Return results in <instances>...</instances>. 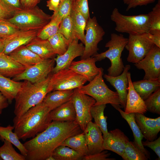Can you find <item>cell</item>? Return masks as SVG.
Segmentation results:
<instances>
[{
  "label": "cell",
  "instance_id": "cell-8",
  "mask_svg": "<svg viewBox=\"0 0 160 160\" xmlns=\"http://www.w3.org/2000/svg\"><path fill=\"white\" fill-rule=\"evenodd\" d=\"M87 81L85 77L69 68L61 69L51 75L47 93L55 90H73L83 86Z\"/></svg>",
  "mask_w": 160,
  "mask_h": 160
},
{
  "label": "cell",
  "instance_id": "cell-39",
  "mask_svg": "<svg viewBox=\"0 0 160 160\" xmlns=\"http://www.w3.org/2000/svg\"><path fill=\"white\" fill-rule=\"evenodd\" d=\"M150 29L151 34L160 33V0L148 13Z\"/></svg>",
  "mask_w": 160,
  "mask_h": 160
},
{
  "label": "cell",
  "instance_id": "cell-54",
  "mask_svg": "<svg viewBox=\"0 0 160 160\" xmlns=\"http://www.w3.org/2000/svg\"><path fill=\"white\" fill-rule=\"evenodd\" d=\"M4 47V43L2 40L0 39V53L2 52Z\"/></svg>",
  "mask_w": 160,
  "mask_h": 160
},
{
  "label": "cell",
  "instance_id": "cell-32",
  "mask_svg": "<svg viewBox=\"0 0 160 160\" xmlns=\"http://www.w3.org/2000/svg\"><path fill=\"white\" fill-rule=\"evenodd\" d=\"M14 129L13 125H9L6 127L0 126V140L2 141L6 140L11 143L19 150L21 154L25 157L27 150L16 133L12 131Z\"/></svg>",
  "mask_w": 160,
  "mask_h": 160
},
{
  "label": "cell",
  "instance_id": "cell-18",
  "mask_svg": "<svg viewBox=\"0 0 160 160\" xmlns=\"http://www.w3.org/2000/svg\"><path fill=\"white\" fill-rule=\"evenodd\" d=\"M95 58L91 57L81 59L77 61H73L69 68L76 73L81 75L87 79L89 82L92 80L103 69L97 67Z\"/></svg>",
  "mask_w": 160,
  "mask_h": 160
},
{
  "label": "cell",
  "instance_id": "cell-13",
  "mask_svg": "<svg viewBox=\"0 0 160 160\" xmlns=\"http://www.w3.org/2000/svg\"><path fill=\"white\" fill-rule=\"evenodd\" d=\"M134 65L144 71L143 79L160 80V48L154 45L146 56Z\"/></svg>",
  "mask_w": 160,
  "mask_h": 160
},
{
  "label": "cell",
  "instance_id": "cell-57",
  "mask_svg": "<svg viewBox=\"0 0 160 160\" xmlns=\"http://www.w3.org/2000/svg\"><path fill=\"white\" fill-rule=\"evenodd\" d=\"M0 160H2L0 157Z\"/></svg>",
  "mask_w": 160,
  "mask_h": 160
},
{
  "label": "cell",
  "instance_id": "cell-28",
  "mask_svg": "<svg viewBox=\"0 0 160 160\" xmlns=\"http://www.w3.org/2000/svg\"><path fill=\"white\" fill-rule=\"evenodd\" d=\"M23 84V82L11 80L0 73V92L7 98L9 103L15 99Z\"/></svg>",
  "mask_w": 160,
  "mask_h": 160
},
{
  "label": "cell",
  "instance_id": "cell-11",
  "mask_svg": "<svg viewBox=\"0 0 160 160\" xmlns=\"http://www.w3.org/2000/svg\"><path fill=\"white\" fill-rule=\"evenodd\" d=\"M71 100L76 113V120L84 132L88 123L92 121L91 111L96 101L92 97L73 89Z\"/></svg>",
  "mask_w": 160,
  "mask_h": 160
},
{
  "label": "cell",
  "instance_id": "cell-34",
  "mask_svg": "<svg viewBox=\"0 0 160 160\" xmlns=\"http://www.w3.org/2000/svg\"><path fill=\"white\" fill-rule=\"evenodd\" d=\"M52 155L55 160H80L84 156L73 149L62 145L57 147Z\"/></svg>",
  "mask_w": 160,
  "mask_h": 160
},
{
  "label": "cell",
  "instance_id": "cell-50",
  "mask_svg": "<svg viewBox=\"0 0 160 160\" xmlns=\"http://www.w3.org/2000/svg\"><path fill=\"white\" fill-rule=\"evenodd\" d=\"M61 0H48L47 2V6L49 9L55 12L57 10Z\"/></svg>",
  "mask_w": 160,
  "mask_h": 160
},
{
  "label": "cell",
  "instance_id": "cell-51",
  "mask_svg": "<svg viewBox=\"0 0 160 160\" xmlns=\"http://www.w3.org/2000/svg\"><path fill=\"white\" fill-rule=\"evenodd\" d=\"M9 104L7 99L0 92V114H1L4 109L8 106Z\"/></svg>",
  "mask_w": 160,
  "mask_h": 160
},
{
  "label": "cell",
  "instance_id": "cell-56",
  "mask_svg": "<svg viewBox=\"0 0 160 160\" xmlns=\"http://www.w3.org/2000/svg\"><path fill=\"white\" fill-rule=\"evenodd\" d=\"M130 0H123L124 4H127Z\"/></svg>",
  "mask_w": 160,
  "mask_h": 160
},
{
  "label": "cell",
  "instance_id": "cell-9",
  "mask_svg": "<svg viewBox=\"0 0 160 160\" xmlns=\"http://www.w3.org/2000/svg\"><path fill=\"white\" fill-rule=\"evenodd\" d=\"M84 37V49L81 59L92 57L98 53V43L103 39L105 31L95 16L87 20Z\"/></svg>",
  "mask_w": 160,
  "mask_h": 160
},
{
  "label": "cell",
  "instance_id": "cell-33",
  "mask_svg": "<svg viewBox=\"0 0 160 160\" xmlns=\"http://www.w3.org/2000/svg\"><path fill=\"white\" fill-rule=\"evenodd\" d=\"M106 107L105 104H94L91 111V116L94 119V123L101 130L103 138H105L108 133L107 122V117L104 115V110Z\"/></svg>",
  "mask_w": 160,
  "mask_h": 160
},
{
  "label": "cell",
  "instance_id": "cell-35",
  "mask_svg": "<svg viewBox=\"0 0 160 160\" xmlns=\"http://www.w3.org/2000/svg\"><path fill=\"white\" fill-rule=\"evenodd\" d=\"M48 40L55 53L59 55H62L65 52L71 42L59 32Z\"/></svg>",
  "mask_w": 160,
  "mask_h": 160
},
{
  "label": "cell",
  "instance_id": "cell-2",
  "mask_svg": "<svg viewBox=\"0 0 160 160\" xmlns=\"http://www.w3.org/2000/svg\"><path fill=\"white\" fill-rule=\"evenodd\" d=\"M50 110L42 101L20 117L13 119L14 132L20 140L33 138L45 130L52 121Z\"/></svg>",
  "mask_w": 160,
  "mask_h": 160
},
{
  "label": "cell",
  "instance_id": "cell-48",
  "mask_svg": "<svg viewBox=\"0 0 160 160\" xmlns=\"http://www.w3.org/2000/svg\"><path fill=\"white\" fill-rule=\"evenodd\" d=\"M156 0H130L128 4L126 11L138 6L146 5L154 2Z\"/></svg>",
  "mask_w": 160,
  "mask_h": 160
},
{
  "label": "cell",
  "instance_id": "cell-21",
  "mask_svg": "<svg viewBox=\"0 0 160 160\" xmlns=\"http://www.w3.org/2000/svg\"><path fill=\"white\" fill-rule=\"evenodd\" d=\"M135 117L144 137L149 141L155 140L160 129L156 126L155 118L147 117L140 113H135Z\"/></svg>",
  "mask_w": 160,
  "mask_h": 160
},
{
  "label": "cell",
  "instance_id": "cell-15",
  "mask_svg": "<svg viewBox=\"0 0 160 160\" xmlns=\"http://www.w3.org/2000/svg\"><path fill=\"white\" fill-rule=\"evenodd\" d=\"M79 40L74 38L70 43L65 52L55 58L56 65L52 72L55 73L61 69L68 68L73 60L76 57L81 56L84 53V46L82 43H79Z\"/></svg>",
  "mask_w": 160,
  "mask_h": 160
},
{
  "label": "cell",
  "instance_id": "cell-14",
  "mask_svg": "<svg viewBox=\"0 0 160 160\" xmlns=\"http://www.w3.org/2000/svg\"><path fill=\"white\" fill-rule=\"evenodd\" d=\"M41 31L20 30L11 36L1 39L4 45L2 52L9 55L19 47L26 45L37 37Z\"/></svg>",
  "mask_w": 160,
  "mask_h": 160
},
{
  "label": "cell",
  "instance_id": "cell-40",
  "mask_svg": "<svg viewBox=\"0 0 160 160\" xmlns=\"http://www.w3.org/2000/svg\"><path fill=\"white\" fill-rule=\"evenodd\" d=\"M144 101L147 111L160 114V88L151 94Z\"/></svg>",
  "mask_w": 160,
  "mask_h": 160
},
{
  "label": "cell",
  "instance_id": "cell-47",
  "mask_svg": "<svg viewBox=\"0 0 160 160\" xmlns=\"http://www.w3.org/2000/svg\"><path fill=\"white\" fill-rule=\"evenodd\" d=\"M144 146L148 147L152 150L157 155L158 159H160V137L152 141L146 140L145 141H142Z\"/></svg>",
  "mask_w": 160,
  "mask_h": 160
},
{
  "label": "cell",
  "instance_id": "cell-30",
  "mask_svg": "<svg viewBox=\"0 0 160 160\" xmlns=\"http://www.w3.org/2000/svg\"><path fill=\"white\" fill-rule=\"evenodd\" d=\"M61 145L73 149L83 156L88 155L86 136L84 132L68 137Z\"/></svg>",
  "mask_w": 160,
  "mask_h": 160
},
{
  "label": "cell",
  "instance_id": "cell-36",
  "mask_svg": "<svg viewBox=\"0 0 160 160\" xmlns=\"http://www.w3.org/2000/svg\"><path fill=\"white\" fill-rule=\"evenodd\" d=\"M121 157L124 160H147L148 159L134 141H129L127 143Z\"/></svg>",
  "mask_w": 160,
  "mask_h": 160
},
{
  "label": "cell",
  "instance_id": "cell-25",
  "mask_svg": "<svg viewBox=\"0 0 160 160\" xmlns=\"http://www.w3.org/2000/svg\"><path fill=\"white\" fill-rule=\"evenodd\" d=\"M113 107L119 112L122 117L128 123L132 132L135 143L145 154L148 159H150L149 152L142 144V140L144 137L136 122L135 117V113H126L118 106H114Z\"/></svg>",
  "mask_w": 160,
  "mask_h": 160
},
{
  "label": "cell",
  "instance_id": "cell-29",
  "mask_svg": "<svg viewBox=\"0 0 160 160\" xmlns=\"http://www.w3.org/2000/svg\"><path fill=\"white\" fill-rule=\"evenodd\" d=\"M134 88L144 100L151 94L160 88V80H145L132 82Z\"/></svg>",
  "mask_w": 160,
  "mask_h": 160
},
{
  "label": "cell",
  "instance_id": "cell-3",
  "mask_svg": "<svg viewBox=\"0 0 160 160\" xmlns=\"http://www.w3.org/2000/svg\"><path fill=\"white\" fill-rule=\"evenodd\" d=\"M51 74L44 80L35 83L24 80L15 100L14 111L19 117L31 107L41 102L48 93L47 87Z\"/></svg>",
  "mask_w": 160,
  "mask_h": 160
},
{
  "label": "cell",
  "instance_id": "cell-26",
  "mask_svg": "<svg viewBox=\"0 0 160 160\" xmlns=\"http://www.w3.org/2000/svg\"><path fill=\"white\" fill-rule=\"evenodd\" d=\"M73 90H55L47 93L43 102L52 111L71 100Z\"/></svg>",
  "mask_w": 160,
  "mask_h": 160
},
{
  "label": "cell",
  "instance_id": "cell-19",
  "mask_svg": "<svg viewBox=\"0 0 160 160\" xmlns=\"http://www.w3.org/2000/svg\"><path fill=\"white\" fill-rule=\"evenodd\" d=\"M127 78L128 93L124 112L128 113H140L144 114L147 111L144 101L135 89L130 72H128Z\"/></svg>",
  "mask_w": 160,
  "mask_h": 160
},
{
  "label": "cell",
  "instance_id": "cell-17",
  "mask_svg": "<svg viewBox=\"0 0 160 160\" xmlns=\"http://www.w3.org/2000/svg\"><path fill=\"white\" fill-rule=\"evenodd\" d=\"M85 135L88 155L100 153L103 151V138L99 127L92 121L89 122L83 132Z\"/></svg>",
  "mask_w": 160,
  "mask_h": 160
},
{
  "label": "cell",
  "instance_id": "cell-31",
  "mask_svg": "<svg viewBox=\"0 0 160 160\" xmlns=\"http://www.w3.org/2000/svg\"><path fill=\"white\" fill-rule=\"evenodd\" d=\"M70 16L72 20L75 38H77L84 44V31L87 20L78 10L72 8Z\"/></svg>",
  "mask_w": 160,
  "mask_h": 160
},
{
  "label": "cell",
  "instance_id": "cell-53",
  "mask_svg": "<svg viewBox=\"0 0 160 160\" xmlns=\"http://www.w3.org/2000/svg\"><path fill=\"white\" fill-rule=\"evenodd\" d=\"M13 15L7 12L0 6V20L7 19L12 17Z\"/></svg>",
  "mask_w": 160,
  "mask_h": 160
},
{
  "label": "cell",
  "instance_id": "cell-41",
  "mask_svg": "<svg viewBox=\"0 0 160 160\" xmlns=\"http://www.w3.org/2000/svg\"><path fill=\"white\" fill-rule=\"evenodd\" d=\"M58 32L61 33L71 42L75 38L72 22L70 15L63 18L59 25Z\"/></svg>",
  "mask_w": 160,
  "mask_h": 160
},
{
  "label": "cell",
  "instance_id": "cell-16",
  "mask_svg": "<svg viewBox=\"0 0 160 160\" xmlns=\"http://www.w3.org/2000/svg\"><path fill=\"white\" fill-rule=\"evenodd\" d=\"M129 141V138L123 132L116 129L108 132L107 136L103 138V149L111 151L121 157Z\"/></svg>",
  "mask_w": 160,
  "mask_h": 160
},
{
  "label": "cell",
  "instance_id": "cell-7",
  "mask_svg": "<svg viewBox=\"0 0 160 160\" xmlns=\"http://www.w3.org/2000/svg\"><path fill=\"white\" fill-rule=\"evenodd\" d=\"M111 19L115 24V30L129 34L137 35L149 33L150 27L148 14L136 15H126L115 8Z\"/></svg>",
  "mask_w": 160,
  "mask_h": 160
},
{
  "label": "cell",
  "instance_id": "cell-5",
  "mask_svg": "<svg viewBox=\"0 0 160 160\" xmlns=\"http://www.w3.org/2000/svg\"><path fill=\"white\" fill-rule=\"evenodd\" d=\"M103 68L89 84L78 88V90L94 99L95 105L110 104L113 106L123 108L117 92L109 89L105 83L103 77Z\"/></svg>",
  "mask_w": 160,
  "mask_h": 160
},
{
  "label": "cell",
  "instance_id": "cell-12",
  "mask_svg": "<svg viewBox=\"0 0 160 160\" xmlns=\"http://www.w3.org/2000/svg\"><path fill=\"white\" fill-rule=\"evenodd\" d=\"M54 58L43 60L35 65L26 68L22 73L14 77L12 80L16 81L27 80L32 83L44 80L52 71L55 62Z\"/></svg>",
  "mask_w": 160,
  "mask_h": 160
},
{
  "label": "cell",
  "instance_id": "cell-10",
  "mask_svg": "<svg viewBox=\"0 0 160 160\" xmlns=\"http://www.w3.org/2000/svg\"><path fill=\"white\" fill-rule=\"evenodd\" d=\"M148 33L129 35L125 47L129 51L127 58L128 62L134 64L138 63L146 56L155 45L148 38Z\"/></svg>",
  "mask_w": 160,
  "mask_h": 160
},
{
  "label": "cell",
  "instance_id": "cell-4",
  "mask_svg": "<svg viewBox=\"0 0 160 160\" xmlns=\"http://www.w3.org/2000/svg\"><path fill=\"white\" fill-rule=\"evenodd\" d=\"M128 40V39L122 34L112 33L110 40L105 46L108 49L92 56L95 58L97 61H100L106 58L110 60L111 65L107 70L108 75L115 76L119 75L122 72L124 66L121 58V54Z\"/></svg>",
  "mask_w": 160,
  "mask_h": 160
},
{
  "label": "cell",
  "instance_id": "cell-22",
  "mask_svg": "<svg viewBox=\"0 0 160 160\" xmlns=\"http://www.w3.org/2000/svg\"><path fill=\"white\" fill-rule=\"evenodd\" d=\"M9 55L26 68L32 66L43 60L28 49L25 45L19 47Z\"/></svg>",
  "mask_w": 160,
  "mask_h": 160
},
{
  "label": "cell",
  "instance_id": "cell-20",
  "mask_svg": "<svg viewBox=\"0 0 160 160\" xmlns=\"http://www.w3.org/2000/svg\"><path fill=\"white\" fill-rule=\"evenodd\" d=\"M130 68V66L127 65L124 66V70L119 75L113 76L105 74L104 78L115 89L118 94L123 108H125L128 93V81L127 73Z\"/></svg>",
  "mask_w": 160,
  "mask_h": 160
},
{
  "label": "cell",
  "instance_id": "cell-6",
  "mask_svg": "<svg viewBox=\"0 0 160 160\" xmlns=\"http://www.w3.org/2000/svg\"><path fill=\"white\" fill-rule=\"evenodd\" d=\"M51 18V16L36 6L31 8H22L7 20L20 30H41Z\"/></svg>",
  "mask_w": 160,
  "mask_h": 160
},
{
  "label": "cell",
  "instance_id": "cell-24",
  "mask_svg": "<svg viewBox=\"0 0 160 160\" xmlns=\"http://www.w3.org/2000/svg\"><path fill=\"white\" fill-rule=\"evenodd\" d=\"M25 46L42 59L54 58L56 55L48 39L36 37Z\"/></svg>",
  "mask_w": 160,
  "mask_h": 160
},
{
  "label": "cell",
  "instance_id": "cell-45",
  "mask_svg": "<svg viewBox=\"0 0 160 160\" xmlns=\"http://www.w3.org/2000/svg\"><path fill=\"white\" fill-rule=\"evenodd\" d=\"M72 8L78 10L87 20L90 17L88 0H73Z\"/></svg>",
  "mask_w": 160,
  "mask_h": 160
},
{
  "label": "cell",
  "instance_id": "cell-49",
  "mask_svg": "<svg viewBox=\"0 0 160 160\" xmlns=\"http://www.w3.org/2000/svg\"><path fill=\"white\" fill-rule=\"evenodd\" d=\"M41 0H20L23 8H29L37 6Z\"/></svg>",
  "mask_w": 160,
  "mask_h": 160
},
{
  "label": "cell",
  "instance_id": "cell-42",
  "mask_svg": "<svg viewBox=\"0 0 160 160\" xmlns=\"http://www.w3.org/2000/svg\"><path fill=\"white\" fill-rule=\"evenodd\" d=\"M20 30L7 19L0 20V39L7 38Z\"/></svg>",
  "mask_w": 160,
  "mask_h": 160
},
{
  "label": "cell",
  "instance_id": "cell-23",
  "mask_svg": "<svg viewBox=\"0 0 160 160\" xmlns=\"http://www.w3.org/2000/svg\"><path fill=\"white\" fill-rule=\"evenodd\" d=\"M26 68L9 55L0 53V73L7 77H14L23 72Z\"/></svg>",
  "mask_w": 160,
  "mask_h": 160
},
{
  "label": "cell",
  "instance_id": "cell-52",
  "mask_svg": "<svg viewBox=\"0 0 160 160\" xmlns=\"http://www.w3.org/2000/svg\"><path fill=\"white\" fill-rule=\"evenodd\" d=\"M148 35L152 42L155 45L160 48V33L153 34L148 33Z\"/></svg>",
  "mask_w": 160,
  "mask_h": 160
},
{
  "label": "cell",
  "instance_id": "cell-44",
  "mask_svg": "<svg viewBox=\"0 0 160 160\" xmlns=\"http://www.w3.org/2000/svg\"><path fill=\"white\" fill-rule=\"evenodd\" d=\"M0 6L13 16L23 8L20 0H0Z\"/></svg>",
  "mask_w": 160,
  "mask_h": 160
},
{
  "label": "cell",
  "instance_id": "cell-37",
  "mask_svg": "<svg viewBox=\"0 0 160 160\" xmlns=\"http://www.w3.org/2000/svg\"><path fill=\"white\" fill-rule=\"evenodd\" d=\"M62 19L51 16L50 22L39 32L37 37L42 39H48L58 32Z\"/></svg>",
  "mask_w": 160,
  "mask_h": 160
},
{
  "label": "cell",
  "instance_id": "cell-46",
  "mask_svg": "<svg viewBox=\"0 0 160 160\" xmlns=\"http://www.w3.org/2000/svg\"><path fill=\"white\" fill-rule=\"evenodd\" d=\"M110 153H108L107 151H103L102 152L91 155H87L84 156L82 159L83 160H114V158H109L108 157Z\"/></svg>",
  "mask_w": 160,
  "mask_h": 160
},
{
  "label": "cell",
  "instance_id": "cell-38",
  "mask_svg": "<svg viewBox=\"0 0 160 160\" xmlns=\"http://www.w3.org/2000/svg\"><path fill=\"white\" fill-rule=\"evenodd\" d=\"M0 147V157L2 160H25V157L15 150L12 144L6 140L3 141Z\"/></svg>",
  "mask_w": 160,
  "mask_h": 160
},
{
  "label": "cell",
  "instance_id": "cell-58",
  "mask_svg": "<svg viewBox=\"0 0 160 160\" xmlns=\"http://www.w3.org/2000/svg\"></svg>",
  "mask_w": 160,
  "mask_h": 160
},
{
  "label": "cell",
  "instance_id": "cell-43",
  "mask_svg": "<svg viewBox=\"0 0 160 160\" xmlns=\"http://www.w3.org/2000/svg\"><path fill=\"white\" fill-rule=\"evenodd\" d=\"M73 0H61L57 11L53 12V16L63 19L65 17L70 15Z\"/></svg>",
  "mask_w": 160,
  "mask_h": 160
},
{
  "label": "cell",
  "instance_id": "cell-1",
  "mask_svg": "<svg viewBox=\"0 0 160 160\" xmlns=\"http://www.w3.org/2000/svg\"><path fill=\"white\" fill-rule=\"evenodd\" d=\"M83 132L76 120L52 121L45 130L23 144L27 151L25 160H45L67 138Z\"/></svg>",
  "mask_w": 160,
  "mask_h": 160
},
{
  "label": "cell",
  "instance_id": "cell-55",
  "mask_svg": "<svg viewBox=\"0 0 160 160\" xmlns=\"http://www.w3.org/2000/svg\"><path fill=\"white\" fill-rule=\"evenodd\" d=\"M45 160H55L52 155H51L47 157Z\"/></svg>",
  "mask_w": 160,
  "mask_h": 160
},
{
  "label": "cell",
  "instance_id": "cell-27",
  "mask_svg": "<svg viewBox=\"0 0 160 160\" xmlns=\"http://www.w3.org/2000/svg\"><path fill=\"white\" fill-rule=\"evenodd\" d=\"M50 115L52 121L65 122L75 120L76 113L71 100L51 111Z\"/></svg>",
  "mask_w": 160,
  "mask_h": 160
}]
</instances>
